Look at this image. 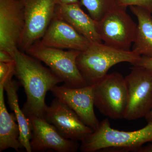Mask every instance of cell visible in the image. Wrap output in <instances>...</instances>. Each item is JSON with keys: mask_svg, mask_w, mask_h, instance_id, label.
Returning a JSON list of instances; mask_svg holds the SVG:
<instances>
[{"mask_svg": "<svg viewBox=\"0 0 152 152\" xmlns=\"http://www.w3.org/2000/svg\"><path fill=\"white\" fill-rule=\"evenodd\" d=\"M12 77H10L6 80L4 83V88L7 96L8 103L11 110L15 113L20 128L19 140L27 152H31L30 144L31 137V122L19 106L17 94L18 85L16 82L13 80Z\"/></svg>", "mask_w": 152, "mask_h": 152, "instance_id": "cell-17", "label": "cell"}, {"mask_svg": "<svg viewBox=\"0 0 152 152\" xmlns=\"http://www.w3.org/2000/svg\"><path fill=\"white\" fill-rule=\"evenodd\" d=\"M129 7L138 20L132 50L140 56L152 57V14L140 7Z\"/></svg>", "mask_w": 152, "mask_h": 152, "instance_id": "cell-16", "label": "cell"}, {"mask_svg": "<svg viewBox=\"0 0 152 152\" xmlns=\"http://www.w3.org/2000/svg\"><path fill=\"white\" fill-rule=\"evenodd\" d=\"M137 25L126 8L117 6L96 21L99 37L104 43L115 48L130 51L135 38Z\"/></svg>", "mask_w": 152, "mask_h": 152, "instance_id": "cell-6", "label": "cell"}, {"mask_svg": "<svg viewBox=\"0 0 152 152\" xmlns=\"http://www.w3.org/2000/svg\"><path fill=\"white\" fill-rule=\"evenodd\" d=\"M93 86L71 88L56 86L50 90L56 98L69 107L87 126L96 130L100 122L94 110Z\"/></svg>", "mask_w": 152, "mask_h": 152, "instance_id": "cell-11", "label": "cell"}, {"mask_svg": "<svg viewBox=\"0 0 152 152\" xmlns=\"http://www.w3.org/2000/svg\"><path fill=\"white\" fill-rule=\"evenodd\" d=\"M138 152H152V142H149L146 145L142 147Z\"/></svg>", "mask_w": 152, "mask_h": 152, "instance_id": "cell-24", "label": "cell"}, {"mask_svg": "<svg viewBox=\"0 0 152 152\" xmlns=\"http://www.w3.org/2000/svg\"><path fill=\"white\" fill-rule=\"evenodd\" d=\"M151 142L152 121L140 129L126 132L113 129L106 118L81 142L80 150L83 152H138L144 144Z\"/></svg>", "mask_w": 152, "mask_h": 152, "instance_id": "cell-2", "label": "cell"}, {"mask_svg": "<svg viewBox=\"0 0 152 152\" xmlns=\"http://www.w3.org/2000/svg\"><path fill=\"white\" fill-rule=\"evenodd\" d=\"M25 26L23 7L20 0H0V50L13 56L19 49Z\"/></svg>", "mask_w": 152, "mask_h": 152, "instance_id": "cell-9", "label": "cell"}, {"mask_svg": "<svg viewBox=\"0 0 152 152\" xmlns=\"http://www.w3.org/2000/svg\"><path fill=\"white\" fill-rule=\"evenodd\" d=\"M125 78L128 98L124 119L145 118L152 110V70L134 66Z\"/></svg>", "mask_w": 152, "mask_h": 152, "instance_id": "cell-7", "label": "cell"}, {"mask_svg": "<svg viewBox=\"0 0 152 152\" xmlns=\"http://www.w3.org/2000/svg\"><path fill=\"white\" fill-rule=\"evenodd\" d=\"M132 65L134 66L143 67L152 70V57L141 56L139 60Z\"/></svg>", "mask_w": 152, "mask_h": 152, "instance_id": "cell-21", "label": "cell"}, {"mask_svg": "<svg viewBox=\"0 0 152 152\" xmlns=\"http://www.w3.org/2000/svg\"><path fill=\"white\" fill-rule=\"evenodd\" d=\"M23 7L24 31L19 49L25 52L42 39L56 13V0H20Z\"/></svg>", "mask_w": 152, "mask_h": 152, "instance_id": "cell-8", "label": "cell"}, {"mask_svg": "<svg viewBox=\"0 0 152 152\" xmlns=\"http://www.w3.org/2000/svg\"><path fill=\"white\" fill-rule=\"evenodd\" d=\"M80 3L96 21L100 20L118 6L117 0H80Z\"/></svg>", "mask_w": 152, "mask_h": 152, "instance_id": "cell-18", "label": "cell"}, {"mask_svg": "<svg viewBox=\"0 0 152 152\" xmlns=\"http://www.w3.org/2000/svg\"><path fill=\"white\" fill-rule=\"evenodd\" d=\"M57 4L66 5L80 3L79 0H56Z\"/></svg>", "mask_w": 152, "mask_h": 152, "instance_id": "cell-23", "label": "cell"}, {"mask_svg": "<svg viewBox=\"0 0 152 152\" xmlns=\"http://www.w3.org/2000/svg\"><path fill=\"white\" fill-rule=\"evenodd\" d=\"M4 83H0V152L13 148L19 152L23 148L19 140L20 131L13 113H9L4 97Z\"/></svg>", "mask_w": 152, "mask_h": 152, "instance_id": "cell-15", "label": "cell"}, {"mask_svg": "<svg viewBox=\"0 0 152 152\" xmlns=\"http://www.w3.org/2000/svg\"><path fill=\"white\" fill-rule=\"evenodd\" d=\"M40 42L45 46L83 51L91 42L55 13Z\"/></svg>", "mask_w": 152, "mask_h": 152, "instance_id": "cell-13", "label": "cell"}, {"mask_svg": "<svg viewBox=\"0 0 152 152\" xmlns=\"http://www.w3.org/2000/svg\"><path fill=\"white\" fill-rule=\"evenodd\" d=\"M15 75L24 89L27 97L23 111L28 118H43L47 107L46 95L49 91L63 82L39 60L17 49L14 52Z\"/></svg>", "mask_w": 152, "mask_h": 152, "instance_id": "cell-1", "label": "cell"}, {"mask_svg": "<svg viewBox=\"0 0 152 152\" xmlns=\"http://www.w3.org/2000/svg\"><path fill=\"white\" fill-rule=\"evenodd\" d=\"M147 121L148 122L152 121V110L148 116L145 118Z\"/></svg>", "mask_w": 152, "mask_h": 152, "instance_id": "cell-25", "label": "cell"}, {"mask_svg": "<svg viewBox=\"0 0 152 152\" xmlns=\"http://www.w3.org/2000/svg\"><path fill=\"white\" fill-rule=\"evenodd\" d=\"M31 128L30 141L32 152L53 149L58 152H76L80 149L77 141L64 137L43 118L28 117Z\"/></svg>", "mask_w": 152, "mask_h": 152, "instance_id": "cell-12", "label": "cell"}, {"mask_svg": "<svg viewBox=\"0 0 152 152\" xmlns=\"http://www.w3.org/2000/svg\"><path fill=\"white\" fill-rule=\"evenodd\" d=\"M117 4L126 8L130 6L140 7L152 14V0H117Z\"/></svg>", "mask_w": 152, "mask_h": 152, "instance_id": "cell-19", "label": "cell"}, {"mask_svg": "<svg viewBox=\"0 0 152 152\" xmlns=\"http://www.w3.org/2000/svg\"><path fill=\"white\" fill-rule=\"evenodd\" d=\"M141 56L132 50H122L103 43H91L80 52L77 64L88 86H93L105 77L113 66L122 62L132 65Z\"/></svg>", "mask_w": 152, "mask_h": 152, "instance_id": "cell-3", "label": "cell"}, {"mask_svg": "<svg viewBox=\"0 0 152 152\" xmlns=\"http://www.w3.org/2000/svg\"><path fill=\"white\" fill-rule=\"evenodd\" d=\"M80 3L57 4L56 15L69 24L91 43H102L96 28V21L84 12Z\"/></svg>", "mask_w": 152, "mask_h": 152, "instance_id": "cell-14", "label": "cell"}, {"mask_svg": "<svg viewBox=\"0 0 152 152\" xmlns=\"http://www.w3.org/2000/svg\"><path fill=\"white\" fill-rule=\"evenodd\" d=\"M94 105L101 113L113 120L124 119L128 103L125 78L114 72L94 85Z\"/></svg>", "mask_w": 152, "mask_h": 152, "instance_id": "cell-5", "label": "cell"}, {"mask_svg": "<svg viewBox=\"0 0 152 152\" xmlns=\"http://www.w3.org/2000/svg\"><path fill=\"white\" fill-rule=\"evenodd\" d=\"M80 52L45 46L39 40L25 53L45 63L62 80L66 86L80 88L88 86L77 64V58Z\"/></svg>", "mask_w": 152, "mask_h": 152, "instance_id": "cell-4", "label": "cell"}, {"mask_svg": "<svg viewBox=\"0 0 152 152\" xmlns=\"http://www.w3.org/2000/svg\"><path fill=\"white\" fill-rule=\"evenodd\" d=\"M44 118L66 138L81 142L94 132L69 107L56 98L47 106Z\"/></svg>", "mask_w": 152, "mask_h": 152, "instance_id": "cell-10", "label": "cell"}, {"mask_svg": "<svg viewBox=\"0 0 152 152\" xmlns=\"http://www.w3.org/2000/svg\"><path fill=\"white\" fill-rule=\"evenodd\" d=\"M15 61L14 57L10 53L4 50H0V62L10 63Z\"/></svg>", "mask_w": 152, "mask_h": 152, "instance_id": "cell-22", "label": "cell"}, {"mask_svg": "<svg viewBox=\"0 0 152 152\" xmlns=\"http://www.w3.org/2000/svg\"><path fill=\"white\" fill-rule=\"evenodd\" d=\"M15 62L6 63L0 62V83H5L10 77L15 73Z\"/></svg>", "mask_w": 152, "mask_h": 152, "instance_id": "cell-20", "label": "cell"}]
</instances>
